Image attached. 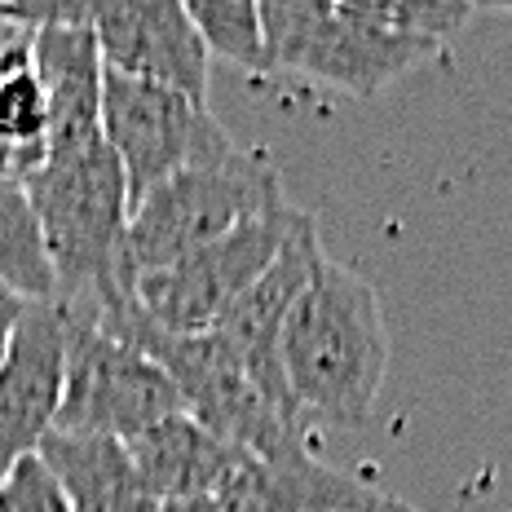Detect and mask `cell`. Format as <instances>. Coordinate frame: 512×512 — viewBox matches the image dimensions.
Returning <instances> with one entry per match:
<instances>
[{
	"mask_svg": "<svg viewBox=\"0 0 512 512\" xmlns=\"http://www.w3.org/2000/svg\"><path fill=\"white\" fill-rule=\"evenodd\" d=\"M279 362L309 429L367 424L389 376V318L380 292L349 265L323 261L279 336Z\"/></svg>",
	"mask_w": 512,
	"mask_h": 512,
	"instance_id": "cell-1",
	"label": "cell"
},
{
	"mask_svg": "<svg viewBox=\"0 0 512 512\" xmlns=\"http://www.w3.org/2000/svg\"><path fill=\"white\" fill-rule=\"evenodd\" d=\"M31 212L40 221L62 305H115L133 296L124 265L128 234V181L106 137L71 155H49L27 181Z\"/></svg>",
	"mask_w": 512,
	"mask_h": 512,
	"instance_id": "cell-2",
	"label": "cell"
},
{
	"mask_svg": "<svg viewBox=\"0 0 512 512\" xmlns=\"http://www.w3.org/2000/svg\"><path fill=\"white\" fill-rule=\"evenodd\" d=\"M261 36L265 71L332 84L354 98H376L424 62L446 58V45L367 23L354 0H265Z\"/></svg>",
	"mask_w": 512,
	"mask_h": 512,
	"instance_id": "cell-3",
	"label": "cell"
},
{
	"mask_svg": "<svg viewBox=\"0 0 512 512\" xmlns=\"http://www.w3.org/2000/svg\"><path fill=\"white\" fill-rule=\"evenodd\" d=\"M283 177L265 151H234L221 164H204L177 173L159 190L133 204L128 212V234H124V265L128 274L146 279L168 265L186 261L190 252L208 248V243L226 239L256 212L279 204Z\"/></svg>",
	"mask_w": 512,
	"mask_h": 512,
	"instance_id": "cell-4",
	"label": "cell"
},
{
	"mask_svg": "<svg viewBox=\"0 0 512 512\" xmlns=\"http://www.w3.org/2000/svg\"><path fill=\"white\" fill-rule=\"evenodd\" d=\"M102 137L124 168L128 204H142L177 173L221 164L239 151L204 102L115 71L102 76Z\"/></svg>",
	"mask_w": 512,
	"mask_h": 512,
	"instance_id": "cell-5",
	"label": "cell"
},
{
	"mask_svg": "<svg viewBox=\"0 0 512 512\" xmlns=\"http://www.w3.org/2000/svg\"><path fill=\"white\" fill-rule=\"evenodd\" d=\"M62 309H67V389L58 411L62 433H98L128 442L151 424L186 411L177 384L151 354L102 332L84 305Z\"/></svg>",
	"mask_w": 512,
	"mask_h": 512,
	"instance_id": "cell-6",
	"label": "cell"
},
{
	"mask_svg": "<svg viewBox=\"0 0 512 512\" xmlns=\"http://www.w3.org/2000/svg\"><path fill=\"white\" fill-rule=\"evenodd\" d=\"M301 217L305 208H292L287 199L270 204L252 221H243L239 230H230L226 239L190 252L186 261L168 265V270L137 279V309L146 314V323L168 336L212 332L217 318L274 265V256L283 252V243L292 239Z\"/></svg>",
	"mask_w": 512,
	"mask_h": 512,
	"instance_id": "cell-7",
	"label": "cell"
},
{
	"mask_svg": "<svg viewBox=\"0 0 512 512\" xmlns=\"http://www.w3.org/2000/svg\"><path fill=\"white\" fill-rule=\"evenodd\" d=\"M102 71L164 84L208 106V49L181 0H106L93 9Z\"/></svg>",
	"mask_w": 512,
	"mask_h": 512,
	"instance_id": "cell-8",
	"label": "cell"
},
{
	"mask_svg": "<svg viewBox=\"0 0 512 512\" xmlns=\"http://www.w3.org/2000/svg\"><path fill=\"white\" fill-rule=\"evenodd\" d=\"M323 261H327V252H323V239H318V221H314V212H305V217L296 221L292 239L283 243V252L274 256L270 270H265L261 279L217 318V327H212V332L234 349V358L248 367V376L287 411H296V402L283 380L279 336H283L287 318H292L296 301L305 296V287L323 270Z\"/></svg>",
	"mask_w": 512,
	"mask_h": 512,
	"instance_id": "cell-9",
	"label": "cell"
},
{
	"mask_svg": "<svg viewBox=\"0 0 512 512\" xmlns=\"http://www.w3.org/2000/svg\"><path fill=\"white\" fill-rule=\"evenodd\" d=\"M67 389V309L36 301L0 362V477L58 429Z\"/></svg>",
	"mask_w": 512,
	"mask_h": 512,
	"instance_id": "cell-10",
	"label": "cell"
},
{
	"mask_svg": "<svg viewBox=\"0 0 512 512\" xmlns=\"http://www.w3.org/2000/svg\"><path fill=\"white\" fill-rule=\"evenodd\" d=\"M212 499L226 512H376L384 495L336 473L318 451H301L287 460L243 455Z\"/></svg>",
	"mask_w": 512,
	"mask_h": 512,
	"instance_id": "cell-11",
	"label": "cell"
},
{
	"mask_svg": "<svg viewBox=\"0 0 512 512\" xmlns=\"http://www.w3.org/2000/svg\"><path fill=\"white\" fill-rule=\"evenodd\" d=\"M31 62L49 98V155H71L102 137V53L93 27L62 23L31 36Z\"/></svg>",
	"mask_w": 512,
	"mask_h": 512,
	"instance_id": "cell-12",
	"label": "cell"
},
{
	"mask_svg": "<svg viewBox=\"0 0 512 512\" xmlns=\"http://www.w3.org/2000/svg\"><path fill=\"white\" fill-rule=\"evenodd\" d=\"M128 455L137 464V477L151 490L159 504H177V499H199L217 495L221 482L234 473L243 451L208 433L195 415H168V420L151 424L146 433L128 437Z\"/></svg>",
	"mask_w": 512,
	"mask_h": 512,
	"instance_id": "cell-13",
	"label": "cell"
},
{
	"mask_svg": "<svg viewBox=\"0 0 512 512\" xmlns=\"http://www.w3.org/2000/svg\"><path fill=\"white\" fill-rule=\"evenodd\" d=\"M36 455L58 477L71 512H159L120 437L53 429Z\"/></svg>",
	"mask_w": 512,
	"mask_h": 512,
	"instance_id": "cell-14",
	"label": "cell"
},
{
	"mask_svg": "<svg viewBox=\"0 0 512 512\" xmlns=\"http://www.w3.org/2000/svg\"><path fill=\"white\" fill-rule=\"evenodd\" d=\"M0 283L27 301H58V279L23 186L0 181Z\"/></svg>",
	"mask_w": 512,
	"mask_h": 512,
	"instance_id": "cell-15",
	"label": "cell"
},
{
	"mask_svg": "<svg viewBox=\"0 0 512 512\" xmlns=\"http://www.w3.org/2000/svg\"><path fill=\"white\" fill-rule=\"evenodd\" d=\"M186 14L204 40L208 58L234 62L243 71H265L261 5L252 0H186Z\"/></svg>",
	"mask_w": 512,
	"mask_h": 512,
	"instance_id": "cell-16",
	"label": "cell"
},
{
	"mask_svg": "<svg viewBox=\"0 0 512 512\" xmlns=\"http://www.w3.org/2000/svg\"><path fill=\"white\" fill-rule=\"evenodd\" d=\"M354 9L384 31L433 40V45L446 49L460 36V27L473 18V5H451V0H354Z\"/></svg>",
	"mask_w": 512,
	"mask_h": 512,
	"instance_id": "cell-17",
	"label": "cell"
},
{
	"mask_svg": "<svg viewBox=\"0 0 512 512\" xmlns=\"http://www.w3.org/2000/svg\"><path fill=\"white\" fill-rule=\"evenodd\" d=\"M0 512H71L58 477L40 455H23L0 477Z\"/></svg>",
	"mask_w": 512,
	"mask_h": 512,
	"instance_id": "cell-18",
	"label": "cell"
},
{
	"mask_svg": "<svg viewBox=\"0 0 512 512\" xmlns=\"http://www.w3.org/2000/svg\"><path fill=\"white\" fill-rule=\"evenodd\" d=\"M31 305H36V301H27V296H18L9 283H0V362H5L9 345H14L18 323L27 318V309H31Z\"/></svg>",
	"mask_w": 512,
	"mask_h": 512,
	"instance_id": "cell-19",
	"label": "cell"
},
{
	"mask_svg": "<svg viewBox=\"0 0 512 512\" xmlns=\"http://www.w3.org/2000/svg\"><path fill=\"white\" fill-rule=\"evenodd\" d=\"M159 512H226L212 495H199V499H177V504H159Z\"/></svg>",
	"mask_w": 512,
	"mask_h": 512,
	"instance_id": "cell-20",
	"label": "cell"
},
{
	"mask_svg": "<svg viewBox=\"0 0 512 512\" xmlns=\"http://www.w3.org/2000/svg\"><path fill=\"white\" fill-rule=\"evenodd\" d=\"M376 512H420V508H411V504H407V499H393V495H384Z\"/></svg>",
	"mask_w": 512,
	"mask_h": 512,
	"instance_id": "cell-21",
	"label": "cell"
}]
</instances>
